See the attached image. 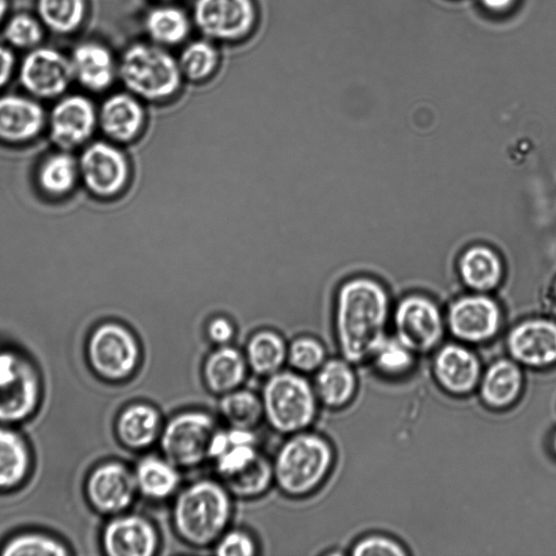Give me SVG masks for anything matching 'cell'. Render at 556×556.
I'll return each instance as SVG.
<instances>
[{
  "instance_id": "35",
  "label": "cell",
  "mask_w": 556,
  "mask_h": 556,
  "mask_svg": "<svg viewBox=\"0 0 556 556\" xmlns=\"http://www.w3.org/2000/svg\"><path fill=\"white\" fill-rule=\"evenodd\" d=\"M76 173L74 157L66 153H59L50 156L42 164L39 172V181L46 191L59 194L68 191L73 187Z\"/></svg>"
},
{
  "instance_id": "15",
  "label": "cell",
  "mask_w": 556,
  "mask_h": 556,
  "mask_svg": "<svg viewBox=\"0 0 556 556\" xmlns=\"http://www.w3.org/2000/svg\"><path fill=\"white\" fill-rule=\"evenodd\" d=\"M508 350L519 363L530 367L556 364V323L549 319H528L508 334Z\"/></svg>"
},
{
  "instance_id": "37",
  "label": "cell",
  "mask_w": 556,
  "mask_h": 556,
  "mask_svg": "<svg viewBox=\"0 0 556 556\" xmlns=\"http://www.w3.org/2000/svg\"><path fill=\"white\" fill-rule=\"evenodd\" d=\"M3 37L18 49H33L40 43L43 31L40 22L26 13L12 16L4 26Z\"/></svg>"
},
{
  "instance_id": "40",
  "label": "cell",
  "mask_w": 556,
  "mask_h": 556,
  "mask_svg": "<svg viewBox=\"0 0 556 556\" xmlns=\"http://www.w3.org/2000/svg\"><path fill=\"white\" fill-rule=\"evenodd\" d=\"M258 451L255 444H235L219 456L216 462V470L222 478L233 475L247 467L256 456Z\"/></svg>"
},
{
  "instance_id": "32",
  "label": "cell",
  "mask_w": 556,
  "mask_h": 556,
  "mask_svg": "<svg viewBox=\"0 0 556 556\" xmlns=\"http://www.w3.org/2000/svg\"><path fill=\"white\" fill-rule=\"evenodd\" d=\"M222 479L230 494L243 498L256 497L265 493L274 481L273 463L258 453L247 467Z\"/></svg>"
},
{
  "instance_id": "1",
  "label": "cell",
  "mask_w": 556,
  "mask_h": 556,
  "mask_svg": "<svg viewBox=\"0 0 556 556\" xmlns=\"http://www.w3.org/2000/svg\"><path fill=\"white\" fill-rule=\"evenodd\" d=\"M389 298L383 286L366 276L353 277L338 289L334 306L337 340L343 358L359 363L374 356L383 341Z\"/></svg>"
},
{
  "instance_id": "46",
  "label": "cell",
  "mask_w": 556,
  "mask_h": 556,
  "mask_svg": "<svg viewBox=\"0 0 556 556\" xmlns=\"http://www.w3.org/2000/svg\"><path fill=\"white\" fill-rule=\"evenodd\" d=\"M482 3L490 10L502 11L508 8L514 0H481Z\"/></svg>"
},
{
  "instance_id": "22",
  "label": "cell",
  "mask_w": 556,
  "mask_h": 556,
  "mask_svg": "<svg viewBox=\"0 0 556 556\" xmlns=\"http://www.w3.org/2000/svg\"><path fill=\"white\" fill-rule=\"evenodd\" d=\"M247 359L232 346L219 345L206 357L203 365V379L207 389L215 394H226L237 390L247 376Z\"/></svg>"
},
{
  "instance_id": "2",
  "label": "cell",
  "mask_w": 556,
  "mask_h": 556,
  "mask_svg": "<svg viewBox=\"0 0 556 556\" xmlns=\"http://www.w3.org/2000/svg\"><path fill=\"white\" fill-rule=\"evenodd\" d=\"M230 493L214 480H198L180 491L173 506L178 536L194 547L215 544L231 518Z\"/></svg>"
},
{
  "instance_id": "19",
  "label": "cell",
  "mask_w": 556,
  "mask_h": 556,
  "mask_svg": "<svg viewBox=\"0 0 556 556\" xmlns=\"http://www.w3.org/2000/svg\"><path fill=\"white\" fill-rule=\"evenodd\" d=\"M70 59L74 78L91 91L108 89L117 76L118 62L111 50L100 42L77 45Z\"/></svg>"
},
{
  "instance_id": "21",
  "label": "cell",
  "mask_w": 556,
  "mask_h": 556,
  "mask_svg": "<svg viewBox=\"0 0 556 556\" xmlns=\"http://www.w3.org/2000/svg\"><path fill=\"white\" fill-rule=\"evenodd\" d=\"M43 125V110L31 99L9 94L0 97V138L11 141L28 139Z\"/></svg>"
},
{
  "instance_id": "7",
  "label": "cell",
  "mask_w": 556,
  "mask_h": 556,
  "mask_svg": "<svg viewBox=\"0 0 556 556\" xmlns=\"http://www.w3.org/2000/svg\"><path fill=\"white\" fill-rule=\"evenodd\" d=\"M192 24L214 42H238L255 29L258 10L255 0H194Z\"/></svg>"
},
{
  "instance_id": "11",
  "label": "cell",
  "mask_w": 556,
  "mask_h": 556,
  "mask_svg": "<svg viewBox=\"0 0 556 556\" xmlns=\"http://www.w3.org/2000/svg\"><path fill=\"white\" fill-rule=\"evenodd\" d=\"M72 79L71 59L53 48H33L20 64V81L36 97H56L66 90Z\"/></svg>"
},
{
  "instance_id": "42",
  "label": "cell",
  "mask_w": 556,
  "mask_h": 556,
  "mask_svg": "<svg viewBox=\"0 0 556 556\" xmlns=\"http://www.w3.org/2000/svg\"><path fill=\"white\" fill-rule=\"evenodd\" d=\"M352 554L355 556H402L406 552L390 538L371 535L358 541L354 545Z\"/></svg>"
},
{
  "instance_id": "36",
  "label": "cell",
  "mask_w": 556,
  "mask_h": 556,
  "mask_svg": "<svg viewBox=\"0 0 556 556\" xmlns=\"http://www.w3.org/2000/svg\"><path fill=\"white\" fill-rule=\"evenodd\" d=\"M325 358V348L313 337H298L288 346L287 359L300 372L317 371L326 362Z\"/></svg>"
},
{
  "instance_id": "39",
  "label": "cell",
  "mask_w": 556,
  "mask_h": 556,
  "mask_svg": "<svg viewBox=\"0 0 556 556\" xmlns=\"http://www.w3.org/2000/svg\"><path fill=\"white\" fill-rule=\"evenodd\" d=\"M412 352L397 338H384L374 356L380 370L388 375H401L412 367Z\"/></svg>"
},
{
  "instance_id": "13",
  "label": "cell",
  "mask_w": 556,
  "mask_h": 556,
  "mask_svg": "<svg viewBox=\"0 0 556 556\" xmlns=\"http://www.w3.org/2000/svg\"><path fill=\"white\" fill-rule=\"evenodd\" d=\"M80 170L87 187L101 197L118 193L129 178L126 156L114 146L102 141L90 144L84 151Z\"/></svg>"
},
{
  "instance_id": "44",
  "label": "cell",
  "mask_w": 556,
  "mask_h": 556,
  "mask_svg": "<svg viewBox=\"0 0 556 556\" xmlns=\"http://www.w3.org/2000/svg\"><path fill=\"white\" fill-rule=\"evenodd\" d=\"M14 65L15 58L12 50L0 43V88L11 78Z\"/></svg>"
},
{
  "instance_id": "24",
  "label": "cell",
  "mask_w": 556,
  "mask_h": 556,
  "mask_svg": "<svg viewBox=\"0 0 556 556\" xmlns=\"http://www.w3.org/2000/svg\"><path fill=\"white\" fill-rule=\"evenodd\" d=\"M458 270L467 287L478 292H486L500 285L504 268L501 257L493 249L476 244L463 252Z\"/></svg>"
},
{
  "instance_id": "26",
  "label": "cell",
  "mask_w": 556,
  "mask_h": 556,
  "mask_svg": "<svg viewBox=\"0 0 556 556\" xmlns=\"http://www.w3.org/2000/svg\"><path fill=\"white\" fill-rule=\"evenodd\" d=\"M355 386V376L350 363L334 358L326 361L317 370L314 390L324 405L339 408L350 402Z\"/></svg>"
},
{
  "instance_id": "31",
  "label": "cell",
  "mask_w": 556,
  "mask_h": 556,
  "mask_svg": "<svg viewBox=\"0 0 556 556\" xmlns=\"http://www.w3.org/2000/svg\"><path fill=\"white\" fill-rule=\"evenodd\" d=\"M29 453L14 431L0 427V488L17 485L27 475Z\"/></svg>"
},
{
  "instance_id": "48",
  "label": "cell",
  "mask_w": 556,
  "mask_h": 556,
  "mask_svg": "<svg viewBox=\"0 0 556 556\" xmlns=\"http://www.w3.org/2000/svg\"><path fill=\"white\" fill-rule=\"evenodd\" d=\"M553 448H554V451L556 453V433H555V435L553 438Z\"/></svg>"
},
{
  "instance_id": "14",
  "label": "cell",
  "mask_w": 556,
  "mask_h": 556,
  "mask_svg": "<svg viewBox=\"0 0 556 556\" xmlns=\"http://www.w3.org/2000/svg\"><path fill=\"white\" fill-rule=\"evenodd\" d=\"M137 490L135 475L115 462L96 468L87 482L90 503L104 514H117L128 508Z\"/></svg>"
},
{
  "instance_id": "43",
  "label": "cell",
  "mask_w": 556,
  "mask_h": 556,
  "mask_svg": "<svg viewBox=\"0 0 556 556\" xmlns=\"http://www.w3.org/2000/svg\"><path fill=\"white\" fill-rule=\"evenodd\" d=\"M206 333L212 342L225 345L232 339L235 327L227 317L216 316L207 323Z\"/></svg>"
},
{
  "instance_id": "12",
  "label": "cell",
  "mask_w": 556,
  "mask_h": 556,
  "mask_svg": "<svg viewBox=\"0 0 556 556\" xmlns=\"http://www.w3.org/2000/svg\"><path fill=\"white\" fill-rule=\"evenodd\" d=\"M501 321L502 313L497 303L481 293L459 298L447 314L451 332L467 342L489 340L498 331Z\"/></svg>"
},
{
  "instance_id": "30",
  "label": "cell",
  "mask_w": 556,
  "mask_h": 556,
  "mask_svg": "<svg viewBox=\"0 0 556 556\" xmlns=\"http://www.w3.org/2000/svg\"><path fill=\"white\" fill-rule=\"evenodd\" d=\"M177 61L184 79L200 84L217 72L220 53L214 41L207 38L194 39L182 47Z\"/></svg>"
},
{
  "instance_id": "38",
  "label": "cell",
  "mask_w": 556,
  "mask_h": 556,
  "mask_svg": "<svg viewBox=\"0 0 556 556\" xmlns=\"http://www.w3.org/2000/svg\"><path fill=\"white\" fill-rule=\"evenodd\" d=\"M1 554L5 556H62L67 552L61 543L49 536L28 533L9 541Z\"/></svg>"
},
{
  "instance_id": "25",
  "label": "cell",
  "mask_w": 556,
  "mask_h": 556,
  "mask_svg": "<svg viewBox=\"0 0 556 556\" xmlns=\"http://www.w3.org/2000/svg\"><path fill=\"white\" fill-rule=\"evenodd\" d=\"M116 431L121 442L127 447L147 448L160 438V414L147 404L130 405L118 416Z\"/></svg>"
},
{
  "instance_id": "47",
  "label": "cell",
  "mask_w": 556,
  "mask_h": 556,
  "mask_svg": "<svg viewBox=\"0 0 556 556\" xmlns=\"http://www.w3.org/2000/svg\"><path fill=\"white\" fill-rule=\"evenodd\" d=\"M9 0H0V23L4 18L8 11Z\"/></svg>"
},
{
  "instance_id": "16",
  "label": "cell",
  "mask_w": 556,
  "mask_h": 556,
  "mask_svg": "<svg viewBox=\"0 0 556 556\" xmlns=\"http://www.w3.org/2000/svg\"><path fill=\"white\" fill-rule=\"evenodd\" d=\"M103 546L112 556H151L159 547V534L144 517L119 516L105 526Z\"/></svg>"
},
{
  "instance_id": "50",
  "label": "cell",
  "mask_w": 556,
  "mask_h": 556,
  "mask_svg": "<svg viewBox=\"0 0 556 556\" xmlns=\"http://www.w3.org/2000/svg\"><path fill=\"white\" fill-rule=\"evenodd\" d=\"M555 294H556V283H555Z\"/></svg>"
},
{
  "instance_id": "6",
  "label": "cell",
  "mask_w": 556,
  "mask_h": 556,
  "mask_svg": "<svg viewBox=\"0 0 556 556\" xmlns=\"http://www.w3.org/2000/svg\"><path fill=\"white\" fill-rule=\"evenodd\" d=\"M216 430L213 417L201 410L172 417L160 434L164 458L177 468L201 464L208 457V445Z\"/></svg>"
},
{
  "instance_id": "4",
  "label": "cell",
  "mask_w": 556,
  "mask_h": 556,
  "mask_svg": "<svg viewBox=\"0 0 556 556\" xmlns=\"http://www.w3.org/2000/svg\"><path fill=\"white\" fill-rule=\"evenodd\" d=\"M332 464L333 450L327 440L316 433L296 432L276 453L274 481L288 496H305L324 482Z\"/></svg>"
},
{
  "instance_id": "34",
  "label": "cell",
  "mask_w": 556,
  "mask_h": 556,
  "mask_svg": "<svg viewBox=\"0 0 556 556\" xmlns=\"http://www.w3.org/2000/svg\"><path fill=\"white\" fill-rule=\"evenodd\" d=\"M219 410L233 428L252 429L264 417L262 399L249 390L237 389L224 394Z\"/></svg>"
},
{
  "instance_id": "33",
  "label": "cell",
  "mask_w": 556,
  "mask_h": 556,
  "mask_svg": "<svg viewBox=\"0 0 556 556\" xmlns=\"http://www.w3.org/2000/svg\"><path fill=\"white\" fill-rule=\"evenodd\" d=\"M86 0H37L40 22L55 34H72L86 15Z\"/></svg>"
},
{
  "instance_id": "41",
  "label": "cell",
  "mask_w": 556,
  "mask_h": 556,
  "mask_svg": "<svg viewBox=\"0 0 556 556\" xmlns=\"http://www.w3.org/2000/svg\"><path fill=\"white\" fill-rule=\"evenodd\" d=\"M214 545L219 556H252L256 552L253 539L242 530L226 531Z\"/></svg>"
},
{
  "instance_id": "29",
  "label": "cell",
  "mask_w": 556,
  "mask_h": 556,
  "mask_svg": "<svg viewBox=\"0 0 556 556\" xmlns=\"http://www.w3.org/2000/svg\"><path fill=\"white\" fill-rule=\"evenodd\" d=\"M137 489L152 500L170 496L179 484L177 467L167 459L155 456L142 458L134 472Z\"/></svg>"
},
{
  "instance_id": "17",
  "label": "cell",
  "mask_w": 556,
  "mask_h": 556,
  "mask_svg": "<svg viewBox=\"0 0 556 556\" xmlns=\"http://www.w3.org/2000/svg\"><path fill=\"white\" fill-rule=\"evenodd\" d=\"M96 122V110L89 99L78 94L64 97L51 112V138L62 148H73L91 135Z\"/></svg>"
},
{
  "instance_id": "9",
  "label": "cell",
  "mask_w": 556,
  "mask_h": 556,
  "mask_svg": "<svg viewBox=\"0 0 556 556\" xmlns=\"http://www.w3.org/2000/svg\"><path fill=\"white\" fill-rule=\"evenodd\" d=\"M39 380L33 365L12 351L0 352V421L26 418L35 409Z\"/></svg>"
},
{
  "instance_id": "27",
  "label": "cell",
  "mask_w": 556,
  "mask_h": 556,
  "mask_svg": "<svg viewBox=\"0 0 556 556\" xmlns=\"http://www.w3.org/2000/svg\"><path fill=\"white\" fill-rule=\"evenodd\" d=\"M522 387L519 366L508 359L493 363L481 381V395L484 403L493 408H504L513 404Z\"/></svg>"
},
{
  "instance_id": "18",
  "label": "cell",
  "mask_w": 556,
  "mask_h": 556,
  "mask_svg": "<svg viewBox=\"0 0 556 556\" xmlns=\"http://www.w3.org/2000/svg\"><path fill=\"white\" fill-rule=\"evenodd\" d=\"M99 122L108 137L128 142L141 134L146 125V111L138 97L129 91L116 92L103 101Z\"/></svg>"
},
{
  "instance_id": "8",
  "label": "cell",
  "mask_w": 556,
  "mask_h": 556,
  "mask_svg": "<svg viewBox=\"0 0 556 556\" xmlns=\"http://www.w3.org/2000/svg\"><path fill=\"white\" fill-rule=\"evenodd\" d=\"M88 355L92 368L109 380H123L136 370L140 350L134 334L124 326L106 323L89 340Z\"/></svg>"
},
{
  "instance_id": "5",
  "label": "cell",
  "mask_w": 556,
  "mask_h": 556,
  "mask_svg": "<svg viewBox=\"0 0 556 556\" xmlns=\"http://www.w3.org/2000/svg\"><path fill=\"white\" fill-rule=\"evenodd\" d=\"M264 417L277 432L304 431L317 414V395L298 372L278 371L268 377L262 391Z\"/></svg>"
},
{
  "instance_id": "3",
  "label": "cell",
  "mask_w": 556,
  "mask_h": 556,
  "mask_svg": "<svg viewBox=\"0 0 556 556\" xmlns=\"http://www.w3.org/2000/svg\"><path fill=\"white\" fill-rule=\"evenodd\" d=\"M117 76L127 91L151 103L174 99L185 80L177 58L150 41L126 48L118 61Z\"/></svg>"
},
{
  "instance_id": "49",
  "label": "cell",
  "mask_w": 556,
  "mask_h": 556,
  "mask_svg": "<svg viewBox=\"0 0 556 556\" xmlns=\"http://www.w3.org/2000/svg\"><path fill=\"white\" fill-rule=\"evenodd\" d=\"M157 1L163 2V3H172V2H174L176 0H157Z\"/></svg>"
},
{
  "instance_id": "45",
  "label": "cell",
  "mask_w": 556,
  "mask_h": 556,
  "mask_svg": "<svg viewBox=\"0 0 556 556\" xmlns=\"http://www.w3.org/2000/svg\"><path fill=\"white\" fill-rule=\"evenodd\" d=\"M230 446L227 431L216 430L208 445V457L217 459Z\"/></svg>"
},
{
  "instance_id": "20",
  "label": "cell",
  "mask_w": 556,
  "mask_h": 556,
  "mask_svg": "<svg viewBox=\"0 0 556 556\" xmlns=\"http://www.w3.org/2000/svg\"><path fill=\"white\" fill-rule=\"evenodd\" d=\"M434 374L439 383L448 392L465 394L470 392L479 381L480 364L468 349L447 344L437 354Z\"/></svg>"
},
{
  "instance_id": "28",
  "label": "cell",
  "mask_w": 556,
  "mask_h": 556,
  "mask_svg": "<svg viewBox=\"0 0 556 556\" xmlns=\"http://www.w3.org/2000/svg\"><path fill=\"white\" fill-rule=\"evenodd\" d=\"M287 355L288 346L282 337L270 329L254 332L247 342V364L258 376L269 377L280 371Z\"/></svg>"
},
{
  "instance_id": "10",
  "label": "cell",
  "mask_w": 556,
  "mask_h": 556,
  "mask_svg": "<svg viewBox=\"0 0 556 556\" xmlns=\"http://www.w3.org/2000/svg\"><path fill=\"white\" fill-rule=\"evenodd\" d=\"M396 338L413 352L434 348L443 333V320L437 304L420 294L400 301L394 313Z\"/></svg>"
},
{
  "instance_id": "23",
  "label": "cell",
  "mask_w": 556,
  "mask_h": 556,
  "mask_svg": "<svg viewBox=\"0 0 556 556\" xmlns=\"http://www.w3.org/2000/svg\"><path fill=\"white\" fill-rule=\"evenodd\" d=\"M143 28L150 42L167 49L188 39L192 20L177 5L162 2L147 12Z\"/></svg>"
}]
</instances>
